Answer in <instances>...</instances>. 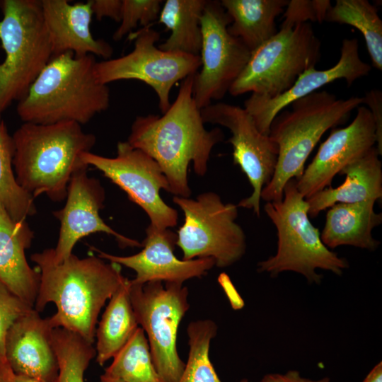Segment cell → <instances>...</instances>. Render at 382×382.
<instances>
[{
    "mask_svg": "<svg viewBox=\"0 0 382 382\" xmlns=\"http://www.w3.org/2000/svg\"><path fill=\"white\" fill-rule=\"evenodd\" d=\"M195 74L183 79L175 101L161 116H137L127 141L156 161L167 178L169 192L183 197L191 195L189 164L192 163L196 174L204 175L212 149L224 139L221 129L204 127L192 96Z\"/></svg>",
    "mask_w": 382,
    "mask_h": 382,
    "instance_id": "1",
    "label": "cell"
},
{
    "mask_svg": "<svg viewBox=\"0 0 382 382\" xmlns=\"http://www.w3.org/2000/svg\"><path fill=\"white\" fill-rule=\"evenodd\" d=\"M30 259L40 274L34 309L40 313L54 303L57 311L49 318L51 326L77 333L94 344L100 310L126 278L121 265L93 255L79 258L74 254L56 263L52 248L33 253Z\"/></svg>",
    "mask_w": 382,
    "mask_h": 382,
    "instance_id": "2",
    "label": "cell"
},
{
    "mask_svg": "<svg viewBox=\"0 0 382 382\" xmlns=\"http://www.w3.org/2000/svg\"><path fill=\"white\" fill-rule=\"evenodd\" d=\"M12 137L17 183L33 198L45 194L54 202L66 199L73 174L88 168L81 156L96 141L93 134L74 122H23Z\"/></svg>",
    "mask_w": 382,
    "mask_h": 382,
    "instance_id": "3",
    "label": "cell"
},
{
    "mask_svg": "<svg viewBox=\"0 0 382 382\" xmlns=\"http://www.w3.org/2000/svg\"><path fill=\"white\" fill-rule=\"evenodd\" d=\"M95 56L73 52L55 56L42 69L16 112L23 122L49 125L89 122L110 105L108 85L95 75Z\"/></svg>",
    "mask_w": 382,
    "mask_h": 382,
    "instance_id": "4",
    "label": "cell"
},
{
    "mask_svg": "<svg viewBox=\"0 0 382 382\" xmlns=\"http://www.w3.org/2000/svg\"><path fill=\"white\" fill-rule=\"evenodd\" d=\"M364 104L363 97L338 99L327 91H316L290 104L272 120L269 137L278 148L277 161L270 181L264 187L261 199L280 201L284 187L291 179H298L305 162L322 136L329 129L345 123L350 113Z\"/></svg>",
    "mask_w": 382,
    "mask_h": 382,
    "instance_id": "5",
    "label": "cell"
},
{
    "mask_svg": "<svg viewBox=\"0 0 382 382\" xmlns=\"http://www.w3.org/2000/svg\"><path fill=\"white\" fill-rule=\"evenodd\" d=\"M264 210L277 229V249L257 264L259 272L275 277L291 271L302 274L310 284H320L323 276L317 269L340 276L349 267L346 259L323 244L318 228L309 219L308 204L299 192L296 179L286 183L280 201L266 202Z\"/></svg>",
    "mask_w": 382,
    "mask_h": 382,
    "instance_id": "6",
    "label": "cell"
},
{
    "mask_svg": "<svg viewBox=\"0 0 382 382\" xmlns=\"http://www.w3.org/2000/svg\"><path fill=\"white\" fill-rule=\"evenodd\" d=\"M0 122L13 101L27 94L52 58V45L39 0H0Z\"/></svg>",
    "mask_w": 382,
    "mask_h": 382,
    "instance_id": "7",
    "label": "cell"
},
{
    "mask_svg": "<svg viewBox=\"0 0 382 382\" xmlns=\"http://www.w3.org/2000/svg\"><path fill=\"white\" fill-rule=\"evenodd\" d=\"M321 43L308 22L281 25L280 30L250 52L244 69L228 93L250 92L272 98L289 90L320 58Z\"/></svg>",
    "mask_w": 382,
    "mask_h": 382,
    "instance_id": "8",
    "label": "cell"
},
{
    "mask_svg": "<svg viewBox=\"0 0 382 382\" xmlns=\"http://www.w3.org/2000/svg\"><path fill=\"white\" fill-rule=\"evenodd\" d=\"M184 214L177 232L176 245L183 260L212 257L219 267L231 266L245 253V236L236 222L238 206L224 203L219 195L204 192L196 199L174 196Z\"/></svg>",
    "mask_w": 382,
    "mask_h": 382,
    "instance_id": "9",
    "label": "cell"
},
{
    "mask_svg": "<svg viewBox=\"0 0 382 382\" xmlns=\"http://www.w3.org/2000/svg\"><path fill=\"white\" fill-rule=\"evenodd\" d=\"M129 293L139 327L147 335L154 367L165 382H178L185 363L176 340L179 325L190 308L188 289L183 284L152 281L134 284Z\"/></svg>",
    "mask_w": 382,
    "mask_h": 382,
    "instance_id": "10",
    "label": "cell"
},
{
    "mask_svg": "<svg viewBox=\"0 0 382 382\" xmlns=\"http://www.w3.org/2000/svg\"><path fill=\"white\" fill-rule=\"evenodd\" d=\"M134 49L120 57L96 62L94 73L97 80L108 85L120 80L134 79L151 87L158 100L162 114L170 106V93L179 81L197 72L199 55L167 52L155 45L160 33L147 26L129 35Z\"/></svg>",
    "mask_w": 382,
    "mask_h": 382,
    "instance_id": "11",
    "label": "cell"
},
{
    "mask_svg": "<svg viewBox=\"0 0 382 382\" xmlns=\"http://www.w3.org/2000/svg\"><path fill=\"white\" fill-rule=\"evenodd\" d=\"M232 20L219 1H207L200 21L201 70L194 75L192 96L199 109L222 99L246 65L250 52L232 36Z\"/></svg>",
    "mask_w": 382,
    "mask_h": 382,
    "instance_id": "12",
    "label": "cell"
},
{
    "mask_svg": "<svg viewBox=\"0 0 382 382\" xmlns=\"http://www.w3.org/2000/svg\"><path fill=\"white\" fill-rule=\"evenodd\" d=\"M81 159L124 190L129 199L146 213L151 225L166 229L177 224L178 212L160 196L161 189L169 192L167 178L159 165L148 154L127 141H120L115 157L86 152Z\"/></svg>",
    "mask_w": 382,
    "mask_h": 382,
    "instance_id": "13",
    "label": "cell"
},
{
    "mask_svg": "<svg viewBox=\"0 0 382 382\" xmlns=\"http://www.w3.org/2000/svg\"><path fill=\"white\" fill-rule=\"evenodd\" d=\"M204 123L219 125L229 129L227 142L233 147V163L247 176L252 194L242 199L238 207L253 209L260 214L261 192L275 170L278 148L269 135L262 134L250 114L240 106L217 103L201 109Z\"/></svg>",
    "mask_w": 382,
    "mask_h": 382,
    "instance_id": "14",
    "label": "cell"
},
{
    "mask_svg": "<svg viewBox=\"0 0 382 382\" xmlns=\"http://www.w3.org/2000/svg\"><path fill=\"white\" fill-rule=\"evenodd\" d=\"M105 198V190L100 182L89 177L87 168L73 174L68 185L64 207L53 212L60 222L57 243L55 248H52L56 263L68 259L79 240L95 233L114 236L122 248L141 246L139 241L117 233L105 223L100 216Z\"/></svg>",
    "mask_w": 382,
    "mask_h": 382,
    "instance_id": "15",
    "label": "cell"
},
{
    "mask_svg": "<svg viewBox=\"0 0 382 382\" xmlns=\"http://www.w3.org/2000/svg\"><path fill=\"white\" fill-rule=\"evenodd\" d=\"M376 144V127L371 112L366 107L359 105L353 121L344 128L331 132L311 163L296 179L299 192L307 199L331 186L337 174L365 155Z\"/></svg>",
    "mask_w": 382,
    "mask_h": 382,
    "instance_id": "16",
    "label": "cell"
},
{
    "mask_svg": "<svg viewBox=\"0 0 382 382\" xmlns=\"http://www.w3.org/2000/svg\"><path fill=\"white\" fill-rule=\"evenodd\" d=\"M177 234L169 228L158 229L149 225L146 229V238L141 243L143 249L129 256H119L103 252L95 247L91 249L97 256L125 266L136 272L131 280L134 284H144L152 281L177 282L202 277L215 266L212 257L180 260L174 254Z\"/></svg>",
    "mask_w": 382,
    "mask_h": 382,
    "instance_id": "17",
    "label": "cell"
},
{
    "mask_svg": "<svg viewBox=\"0 0 382 382\" xmlns=\"http://www.w3.org/2000/svg\"><path fill=\"white\" fill-rule=\"evenodd\" d=\"M371 69V66L359 57L357 39H345L340 57L333 66L324 70H318L315 67L306 70L289 90L276 97L267 98L251 94L244 102V108L253 118L257 129L262 134L269 135L274 118L295 100L338 79H344L350 86L357 79L369 74Z\"/></svg>",
    "mask_w": 382,
    "mask_h": 382,
    "instance_id": "18",
    "label": "cell"
},
{
    "mask_svg": "<svg viewBox=\"0 0 382 382\" xmlns=\"http://www.w3.org/2000/svg\"><path fill=\"white\" fill-rule=\"evenodd\" d=\"M49 318L34 308L9 328L5 340V357L15 374L40 382H53L58 373L52 330Z\"/></svg>",
    "mask_w": 382,
    "mask_h": 382,
    "instance_id": "19",
    "label": "cell"
},
{
    "mask_svg": "<svg viewBox=\"0 0 382 382\" xmlns=\"http://www.w3.org/2000/svg\"><path fill=\"white\" fill-rule=\"evenodd\" d=\"M42 14L52 50V57L65 52L81 57L96 55L110 59L112 47L95 39L90 25L93 16L91 0L70 4L67 0H42Z\"/></svg>",
    "mask_w": 382,
    "mask_h": 382,
    "instance_id": "20",
    "label": "cell"
},
{
    "mask_svg": "<svg viewBox=\"0 0 382 382\" xmlns=\"http://www.w3.org/2000/svg\"><path fill=\"white\" fill-rule=\"evenodd\" d=\"M33 238L26 221L12 219L0 203V282L34 308L40 274L30 267L25 257Z\"/></svg>",
    "mask_w": 382,
    "mask_h": 382,
    "instance_id": "21",
    "label": "cell"
},
{
    "mask_svg": "<svg viewBox=\"0 0 382 382\" xmlns=\"http://www.w3.org/2000/svg\"><path fill=\"white\" fill-rule=\"evenodd\" d=\"M376 146L345 167L340 174L345 175L337 187H327L306 199L308 215L319 213L337 203L375 202L382 197V164Z\"/></svg>",
    "mask_w": 382,
    "mask_h": 382,
    "instance_id": "22",
    "label": "cell"
},
{
    "mask_svg": "<svg viewBox=\"0 0 382 382\" xmlns=\"http://www.w3.org/2000/svg\"><path fill=\"white\" fill-rule=\"evenodd\" d=\"M375 202L337 203L328 208L320 234L329 249L352 245L369 250H376L380 242L372 235L373 229L382 222V214L374 210Z\"/></svg>",
    "mask_w": 382,
    "mask_h": 382,
    "instance_id": "23",
    "label": "cell"
},
{
    "mask_svg": "<svg viewBox=\"0 0 382 382\" xmlns=\"http://www.w3.org/2000/svg\"><path fill=\"white\" fill-rule=\"evenodd\" d=\"M232 22L228 33L240 39L251 52L277 32L275 19L284 12L287 0H222Z\"/></svg>",
    "mask_w": 382,
    "mask_h": 382,
    "instance_id": "24",
    "label": "cell"
},
{
    "mask_svg": "<svg viewBox=\"0 0 382 382\" xmlns=\"http://www.w3.org/2000/svg\"><path fill=\"white\" fill-rule=\"evenodd\" d=\"M125 278L110 299L96 331V361L103 366L125 345L139 327Z\"/></svg>",
    "mask_w": 382,
    "mask_h": 382,
    "instance_id": "25",
    "label": "cell"
},
{
    "mask_svg": "<svg viewBox=\"0 0 382 382\" xmlns=\"http://www.w3.org/2000/svg\"><path fill=\"white\" fill-rule=\"evenodd\" d=\"M207 0H166L158 23L170 30L158 47L167 52L199 55L202 45L200 21Z\"/></svg>",
    "mask_w": 382,
    "mask_h": 382,
    "instance_id": "26",
    "label": "cell"
},
{
    "mask_svg": "<svg viewBox=\"0 0 382 382\" xmlns=\"http://www.w3.org/2000/svg\"><path fill=\"white\" fill-rule=\"evenodd\" d=\"M325 21L358 29L364 37L372 65L382 70V21L374 5L367 0H337Z\"/></svg>",
    "mask_w": 382,
    "mask_h": 382,
    "instance_id": "27",
    "label": "cell"
},
{
    "mask_svg": "<svg viewBox=\"0 0 382 382\" xmlns=\"http://www.w3.org/2000/svg\"><path fill=\"white\" fill-rule=\"evenodd\" d=\"M15 145L2 120L0 122V203L12 219L25 221L36 214L34 198L17 183L13 159Z\"/></svg>",
    "mask_w": 382,
    "mask_h": 382,
    "instance_id": "28",
    "label": "cell"
},
{
    "mask_svg": "<svg viewBox=\"0 0 382 382\" xmlns=\"http://www.w3.org/2000/svg\"><path fill=\"white\" fill-rule=\"evenodd\" d=\"M105 374L124 382H165L153 364L145 332L138 327L115 354Z\"/></svg>",
    "mask_w": 382,
    "mask_h": 382,
    "instance_id": "29",
    "label": "cell"
},
{
    "mask_svg": "<svg viewBox=\"0 0 382 382\" xmlns=\"http://www.w3.org/2000/svg\"><path fill=\"white\" fill-rule=\"evenodd\" d=\"M217 325L209 319L189 323L187 328L190 347L188 359L178 382H222L209 359L211 340L216 336ZM239 382H248L243 379Z\"/></svg>",
    "mask_w": 382,
    "mask_h": 382,
    "instance_id": "30",
    "label": "cell"
},
{
    "mask_svg": "<svg viewBox=\"0 0 382 382\" xmlns=\"http://www.w3.org/2000/svg\"><path fill=\"white\" fill-rule=\"evenodd\" d=\"M52 340L58 361V373L53 382H84L85 371L96 355L93 344L60 328L53 329Z\"/></svg>",
    "mask_w": 382,
    "mask_h": 382,
    "instance_id": "31",
    "label": "cell"
},
{
    "mask_svg": "<svg viewBox=\"0 0 382 382\" xmlns=\"http://www.w3.org/2000/svg\"><path fill=\"white\" fill-rule=\"evenodd\" d=\"M162 4L161 0H122L120 25L112 35L113 40H120L138 24L143 28L150 26L158 20Z\"/></svg>",
    "mask_w": 382,
    "mask_h": 382,
    "instance_id": "32",
    "label": "cell"
},
{
    "mask_svg": "<svg viewBox=\"0 0 382 382\" xmlns=\"http://www.w3.org/2000/svg\"><path fill=\"white\" fill-rule=\"evenodd\" d=\"M34 308L11 292L0 282V355L5 357V340L8 330L21 316Z\"/></svg>",
    "mask_w": 382,
    "mask_h": 382,
    "instance_id": "33",
    "label": "cell"
},
{
    "mask_svg": "<svg viewBox=\"0 0 382 382\" xmlns=\"http://www.w3.org/2000/svg\"><path fill=\"white\" fill-rule=\"evenodd\" d=\"M329 0H291L285 8L282 25H294L308 21L322 23L331 7Z\"/></svg>",
    "mask_w": 382,
    "mask_h": 382,
    "instance_id": "34",
    "label": "cell"
},
{
    "mask_svg": "<svg viewBox=\"0 0 382 382\" xmlns=\"http://www.w3.org/2000/svg\"><path fill=\"white\" fill-rule=\"evenodd\" d=\"M364 104H367L376 127V148L382 155V93L380 90L372 89L367 92Z\"/></svg>",
    "mask_w": 382,
    "mask_h": 382,
    "instance_id": "35",
    "label": "cell"
},
{
    "mask_svg": "<svg viewBox=\"0 0 382 382\" xmlns=\"http://www.w3.org/2000/svg\"><path fill=\"white\" fill-rule=\"evenodd\" d=\"M91 3L93 16L97 20L107 17L120 22L122 0H91Z\"/></svg>",
    "mask_w": 382,
    "mask_h": 382,
    "instance_id": "36",
    "label": "cell"
},
{
    "mask_svg": "<svg viewBox=\"0 0 382 382\" xmlns=\"http://www.w3.org/2000/svg\"><path fill=\"white\" fill-rule=\"evenodd\" d=\"M261 382H330V378L325 377L318 381H313L301 377L300 374L296 371H289L284 374H266L262 378Z\"/></svg>",
    "mask_w": 382,
    "mask_h": 382,
    "instance_id": "37",
    "label": "cell"
},
{
    "mask_svg": "<svg viewBox=\"0 0 382 382\" xmlns=\"http://www.w3.org/2000/svg\"><path fill=\"white\" fill-rule=\"evenodd\" d=\"M0 382H16L15 374L5 357L0 355Z\"/></svg>",
    "mask_w": 382,
    "mask_h": 382,
    "instance_id": "38",
    "label": "cell"
},
{
    "mask_svg": "<svg viewBox=\"0 0 382 382\" xmlns=\"http://www.w3.org/2000/svg\"><path fill=\"white\" fill-rule=\"evenodd\" d=\"M363 382H382V362L378 363L367 374Z\"/></svg>",
    "mask_w": 382,
    "mask_h": 382,
    "instance_id": "39",
    "label": "cell"
},
{
    "mask_svg": "<svg viewBox=\"0 0 382 382\" xmlns=\"http://www.w3.org/2000/svg\"><path fill=\"white\" fill-rule=\"evenodd\" d=\"M16 382H40L35 378L24 375L15 374Z\"/></svg>",
    "mask_w": 382,
    "mask_h": 382,
    "instance_id": "40",
    "label": "cell"
},
{
    "mask_svg": "<svg viewBox=\"0 0 382 382\" xmlns=\"http://www.w3.org/2000/svg\"><path fill=\"white\" fill-rule=\"evenodd\" d=\"M99 382H124L123 381L103 374L100 376Z\"/></svg>",
    "mask_w": 382,
    "mask_h": 382,
    "instance_id": "41",
    "label": "cell"
}]
</instances>
